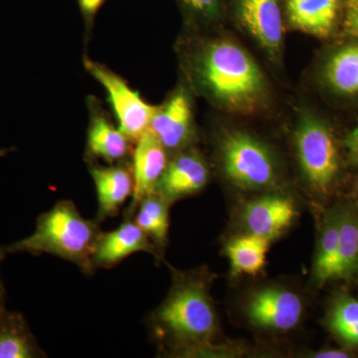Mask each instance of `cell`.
Wrapping results in <instances>:
<instances>
[{
    "label": "cell",
    "instance_id": "cell-1",
    "mask_svg": "<svg viewBox=\"0 0 358 358\" xmlns=\"http://www.w3.org/2000/svg\"><path fill=\"white\" fill-rule=\"evenodd\" d=\"M178 57L188 88L214 107L250 115L267 105V79L251 54L235 40L192 31L179 41Z\"/></svg>",
    "mask_w": 358,
    "mask_h": 358
},
{
    "label": "cell",
    "instance_id": "cell-2",
    "mask_svg": "<svg viewBox=\"0 0 358 358\" xmlns=\"http://www.w3.org/2000/svg\"><path fill=\"white\" fill-rule=\"evenodd\" d=\"M159 338L180 355H199L217 331V319L206 284L195 275L178 274L166 301L152 315Z\"/></svg>",
    "mask_w": 358,
    "mask_h": 358
},
{
    "label": "cell",
    "instance_id": "cell-3",
    "mask_svg": "<svg viewBox=\"0 0 358 358\" xmlns=\"http://www.w3.org/2000/svg\"><path fill=\"white\" fill-rule=\"evenodd\" d=\"M100 224L81 215L71 200H61L37 219L30 236L0 247V261L10 254H50L75 264L84 274L93 275V256L102 234Z\"/></svg>",
    "mask_w": 358,
    "mask_h": 358
},
{
    "label": "cell",
    "instance_id": "cell-4",
    "mask_svg": "<svg viewBox=\"0 0 358 358\" xmlns=\"http://www.w3.org/2000/svg\"><path fill=\"white\" fill-rule=\"evenodd\" d=\"M219 159L226 178L247 190H263L275 185L278 166L272 150L246 131H231L219 143Z\"/></svg>",
    "mask_w": 358,
    "mask_h": 358
},
{
    "label": "cell",
    "instance_id": "cell-5",
    "mask_svg": "<svg viewBox=\"0 0 358 358\" xmlns=\"http://www.w3.org/2000/svg\"><path fill=\"white\" fill-rule=\"evenodd\" d=\"M294 140L303 178L313 189L326 193L339 169L338 147L331 129L317 115L303 113L294 129Z\"/></svg>",
    "mask_w": 358,
    "mask_h": 358
},
{
    "label": "cell",
    "instance_id": "cell-6",
    "mask_svg": "<svg viewBox=\"0 0 358 358\" xmlns=\"http://www.w3.org/2000/svg\"><path fill=\"white\" fill-rule=\"evenodd\" d=\"M84 67L105 89L119 128L136 143L150 129L157 106L148 103L127 80L103 63L85 57Z\"/></svg>",
    "mask_w": 358,
    "mask_h": 358
},
{
    "label": "cell",
    "instance_id": "cell-7",
    "mask_svg": "<svg viewBox=\"0 0 358 358\" xmlns=\"http://www.w3.org/2000/svg\"><path fill=\"white\" fill-rule=\"evenodd\" d=\"M185 85L178 87L166 102L157 107L150 129L167 152L192 148L195 140L194 115L192 96Z\"/></svg>",
    "mask_w": 358,
    "mask_h": 358
},
{
    "label": "cell",
    "instance_id": "cell-8",
    "mask_svg": "<svg viewBox=\"0 0 358 358\" xmlns=\"http://www.w3.org/2000/svg\"><path fill=\"white\" fill-rule=\"evenodd\" d=\"M240 24L271 58L278 60L284 43L280 0H236Z\"/></svg>",
    "mask_w": 358,
    "mask_h": 358
},
{
    "label": "cell",
    "instance_id": "cell-9",
    "mask_svg": "<svg viewBox=\"0 0 358 358\" xmlns=\"http://www.w3.org/2000/svg\"><path fill=\"white\" fill-rule=\"evenodd\" d=\"M89 124L87 129L86 155L89 160L102 159L108 164L129 160L134 143L110 122L96 96H89Z\"/></svg>",
    "mask_w": 358,
    "mask_h": 358
},
{
    "label": "cell",
    "instance_id": "cell-10",
    "mask_svg": "<svg viewBox=\"0 0 358 358\" xmlns=\"http://www.w3.org/2000/svg\"><path fill=\"white\" fill-rule=\"evenodd\" d=\"M169 152L150 131L134 143L131 155L134 192L131 204L124 215L134 217L141 200L152 194L169 162Z\"/></svg>",
    "mask_w": 358,
    "mask_h": 358
},
{
    "label": "cell",
    "instance_id": "cell-11",
    "mask_svg": "<svg viewBox=\"0 0 358 358\" xmlns=\"http://www.w3.org/2000/svg\"><path fill=\"white\" fill-rule=\"evenodd\" d=\"M208 179L209 169L203 157L195 148H188L169 159L155 193L171 204L201 192Z\"/></svg>",
    "mask_w": 358,
    "mask_h": 358
},
{
    "label": "cell",
    "instance_id": "cell-12",
    "mask_svg": "<svg viewBox=\"0 0 358 358\" xmlns=\"http://www.w3.org/2000/svg\"><path fill=\"white\" fill-rule=\"evenodd\" d=\"M300 296L289 289H263L250 298L248 317L255 326L272 331H287L298 326L303 315Z\"/></svg>",
    "mask_w": 358,
    "mask_h": 358
},
{
    "label": "cell",
    "instance_id": "cell-13",
    "mask_svg": "<svg viewBox=\"0 0 358 358\" xmlns=\"http://www.w3.org/2000/svg\"><path fill=\"white\" fill-rule=\"evenodd\" d=\"M89 171L95 185L98 197V222L114 217L129 197L133 195L134 176L131 160L100 166L89 162Z\"/></svg>",
    "mask_w": 358,
    "mask_h": 358
},
{
    "label": "cell",
    "instance_id": "cell-14",
    "mask_svg": "<svg viewBox=\"0 0 358 358\" xmlns=\"http://www.w3.org/2000/svg\"><path fill=\"white\" fill-rule=\"evenodd\" d=\"M138 252H145L160 259L157 247L134 217L124 215V221L117 229L101 234L93 256L94 266L95 268H113Z\"/></svg>",
    "mask_w": 358,
    "mask_h": 358
},
{
    "label": "cell",
    "instance_id": "cell-15",
    "mask_svg": "<svg viewBox=\"0 0 358 358\" xmlns=\"http://www.w3.org/2000/svg\"><path fill=\"white\" fill-rule=\"evenodd\" d=\"M296 215L293 199L273 194L249 202L245 206L242 219L248 233L271 241L291 226Z\"/></svg>",
    "mask_w": 358,
    "mask_h": 358
},
{
    "label": "cell",
    "instance_id": "cell-16",
    "mask_svg": "<svg viewBox=\"0 0 358 358\" xmlns=\"http://www.w3.org/2000/svg\"><path fill=\"white\" fill-rule=\"evenodd\" d=\"M338 13V0H287V14L294 29L313 36H329Z\"/></svg>",
    "mask_w": 358,
    "mask_h": 358
},
{
    "label": "cell",
    "instance_id": "cell-17",
    "mask_svg": "<svg viewBox=\"0 0 358 358\" xmlns=\"http://www.w3.org/2000/svg\"><path fill=\"white\" fill-rule=\"evenodd\" d=\"M46 355L22 313L0 310V358H41Z\"/></svg>",
    "mask_w": 358,
    "mask_h": 358
},
{
    "label": "cell",
    "instance_id": "cell-18",
    "mask_svg": "<svg viewBox=\"0 0 358 358\" xmlns=\"http://www.w3.org/2000/svg\"><path fill=\"white\" fill-rule=\"evenodd\" d=\"M339 208L327 212L322 222L313 264V279L317 285L336 279L339 243Z\"/></svg>",
    "mask_w": 358,
    "mask_h": 358
},
{
    "label": "cell",
    "instance_id": "cell-19",
    "mask_svg": "<svg viewBox=\"0 0 358 358\" xmlns=\"http://www.w3.org/2000/svg\"><path fill=\"white\" fill-rule=\"evenodd\" d=\"M270 240L257 235H243L226 246L232 275H256L265 267Z\"/></svg>",
    "mask_w": 358,
    "mask_h": 358
},
{
    "label": "cell",
    "instance_id": "cell-20",
    "mask_svg": "<svg viewBox=\"0 0 358 358\" xmlns=\"http://www.w3.org/2000/svg\"><path fill=\"white\" fill-rule=\"evenodd\" d=\"M327 86L343 96L358 94V44H350L334 52L324 69Z\"/></svg>",
    "mask_w": 358,
    "mask_h": 358
},
{
    "label": "cell",
    "instance_id": "cell-21",
    "mask_svg": "<svg viewBox=\"0 0 358 358\" xmlns=\"http://www.w3.org/2000/svg\"><path fill=\"white\" fill-rule=\"evenodd\" d=\"M169 202L152 193L141 200L134 212V221L152 240L159 255L169 239Z\"/></svg>",
    "mask_w": 358,
    "mask_h": 358
},
{
    "label": "cell",
    "instance_id": "cell-22",
    "mask_svg": "<svg viewBox=\"0 0 358 358\" xmlns=\"http://www.w3.org/2000/svg\"><path fill=\"white\" fill-rule=\"evenodd\" d=\"M339 243L336 279H352L358 274V212L339 208Z\"/></svg>",
    "mask_w": 358,
    "mask_h": 358
},
{
    "label": "cell",
    "instance_id": "cell-23",
    "mask_svg": "<svg viewBox=\"0 0 358 358\" xmlns=\"http://www.w3.org/2000/svg\"><path fill=\"white\" fill-rule=\"evenodd\" d=\"M327 324L338 338L358 346V301L348 294L336 296L329 313Z\"/></svg>",
    "mask_w": 358,
    "mask_h": 358
},
{
    "label": "cell",
    "instance_id": "cell-24",
    "mask_svg": "<svg viewBox=\"0 0 358 358\" xmlns=\"http://www.w3.org/2000/svg\"><path fill=\"white\" fill-rule=\"evenodd\" d=\"M188 27L193 32L199 31L217 20L220 13V0H178Z\"/></svg>",
    "mask_w": 358,
    "mask_h": 358
},
{
    "label": "cell",
    "instance_id": "cell-25",
    "mask_svg": "<svg viewBox=\"0 0 358 358\" xmlns=\"http://www.w3.org/2000/svg\"><path fill=\"white\" fill-rule=\"evenodd\" d=\"M106 0H77L80 11H81L82 16H83L85 28H86V36L91 35L96 14L102 8Z\"/></svg>",
    "mask_w": 358,
    "mask_h": 358
},
{
    "label": "cell",
    "instance_id": "cell-26",
    "mask_svg": "<svg viewBox=\"0 0 358 358\" xmlns=\"http://www.w3.org/2000/svg\"><path fill=\"white\" fill-rule=\"evenodd\" d=\"M345 29L348 35L358 38V0H346Z\"/></svg>",
    "mask_w": 358,
    "mask_h": 358
},
{
    "label": "cell",
    "instance_id": "cell-27",
    "mask_svg": "<svg viewBox=\"0 0 358 358\" xmlns=\"http://www.w3.org/2000/svg\"><path fill=\"white\" fill-rule=\"evenodd\" d=\"M345 145L348 148L350 159L358 164V122L352 133L348 134L345 141Z\"/></svg>",
    "mask_w": 358,
    "mask_h": 358
},
{
    "label": "cell",
    "instance_id": "cell-28",
    "mask_svg": "<svg viewBox=\"0 0 358 358\" xmlns=\"http://www.w3.org/2000/svg\"><path fill=\"white\" fill-rule=\"evenodd\" d=\"M317 358H348L350 357V353L341 350H324L315 352L312 355Z\"/></svg>",
    "mask_w": 358,
    "mask_h": 358
},
{
    "label": "cell",
    "instance_id": "cell-29",
    "mask_svg": "<svg viewBox=\"0 0 358 358\" xmlns=\"http://www.w3.org/2000/svg\"><path fill=\"white\" fill-rule=\"evenodd\" d=\"M6 292L4 289L3 282H2L1 277H0V310L6 308Z\"/></svg>",
    "mask_w": 358,
    "mask_h": 358
}]
</instances>
